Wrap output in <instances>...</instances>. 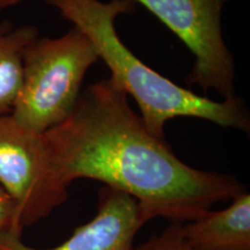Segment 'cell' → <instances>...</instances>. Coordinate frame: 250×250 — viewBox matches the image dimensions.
<instances>
[{
    "mask_svg": "<svg viewBox=\"0 0 250 250\" xmlns=\"http://www.w3.org/2000/svg\"><path fill=\"white\" fill-rule=\"evenodd\" d=\"M50 160L67 188L79 179L132 196L145 223L186 224L246 191L235 176L196 169L146 129L110 79L81 93L66 120L44 132Z\"/></svg>",
    "mask_w": 250,
    "mask_h": 250,
    "instance_id": "1",
    "label": "cell"
},
{
    "mask_svg": "<svg viewBox=\"0 0 250 250\" xmlns=\"http://www.w3.org/2000/svg\"><path fill=\"white\" fill-rule=\"evenodd\" d=\"M62 18L79 28L110 70L114 85L136 100L140 118L152 134L165 138V125L177 117L205 120L249 133L248 109L241 99L214 101L183 88L148 67L122 42L116 19L136 9L132 0H45Z\"/></svg>",
    "mask_w": 250,
    "mask_h": 250,
    "instance_id": "2",
    "label": "cell"
},
{
    "mask_svg": "<svg viewBox=\"0 0 250 250\" xmlns=\"http://www.w3.org/2000/svg\"><path fill=\"white\" fill-rule=\"evenodd\" d=\"M100 57L92 41L72 27L57 39L39 37L22 52V81L11 116L36 132H45L70 116L83 79Z\"/></svg>",
    "mask_w": 250,
    "mask_h": 250,
    "instance_id": "3",
    "label": "cell"
},
{
    "mask_svg": "<svg viewBox=\"0 0 250 250\" xmlns=\"http://www.w3.org/2000/svg\"><path fill=\"white\" fill-rule=\"evenodd\" d=\"M0 186L17 204L24 229L70 196L52 167L44 132L27 129L11 115L0 116Z\"/></svg>",
    "mask_w": 250,
    "mask_h": 250,
    "instance_id": "4",
    "label": "cell"
},
{
    "mask_svg": "<svg viewBox=\"0 0 250 250\" xmlns=\"http://www.w3.org/2000/svg\"><path fill=\"white\" fill-rule=\"evenodd\" d=\"M155 15L195 56L188 86L213 89L225 99L235 95V62L221 29L228 0H132Z\"/></svg>",
    "mask_w": 250,
    "mask_h": 250,
    "instance_id": "5",
    "label": "cell"
},
{
    "mask_svg": "<svg viewBox=\"0 0 250 250\" xmlns=\"http://www.w3.org/2000/svg\"><path fill=\"white\" fill-rule=\"evenodd\" d=\"M138 202L126 192L103 186L96 213L88 223L74 228L66 241L54 248L26 245L14 234L0 236V250H136L134 239L145 225Z\"/></svg>",
    "mask_w": 250,
    "mask_h": 250,
    "instance_id": "6",
    "label": "cell"
},
{
    "mask_svg": "<svg viewBox=\"0 0 250 250\" xmlns=\"http://www.w3.org/2000/svg\"><path fill=\"white\" fill-rule=\"evenodd\" d=\"M181 233L195 250H250V195L240 193L223 210L181 224Z\"/></svg>",
    "mask_w": 250,
    "mask_h": 250,
    "instance_id": "7",
    "label": "cell"
},
{
    "mask_svg": "<svg viewBox=\"0 0 250 250\" xmlns=\"http://www.w3.org/2000/svg\"><path fill=\"white\" fill-rule=\"evenodd\" d=\"M37 35L36 27L0 23V116L11 115L22 81V52Z\"/></svg>",
    "mask_w": 250,
    "mask_h": 250,
    "instance_id": "8",
    "label": "cell"
},
{
    "mask_svg": "<svg viewBox=\"0 0 250 250\" xmlns=\"http://www.w3.org/2000/svg\"><path fill=\"white\" fill-rule=\"evenodd\" d=\"M136 250H195L191 248L181 233V224H170L159 235L136 247Z\"/></svg>",
    "mask_w": 250,
    "mask_h": 250,
    "instance_id": "9",
    "label": "cell"
},
{
    "mask_svg": "<svg viewBox=\"0 0 250 250\" xmlns=\"http://www.w3.org/2000/svg\"><path fill=\"white\" fill-rule=\"evenodd\" d=\"M23 230L17 204L0 186V236L5 234L22 236Z\"/></svg>",
    "mask_w": 250,
    "mask_h": 250,
    "instance_id": "10",
    "label": "cell"
},
{
    "mask_svg": "<svg viewBox=\"0 0 250 250\" xmlns=\"http://www.w3.org/2000/svg\"><path fill=\"white\" fill-rule=\"evenodd\" d=\"M21 1H22V0H0V11L18 5L19 2Z\"/></svg>",
    "mask_w": 250,
    "mask_h": 250,
    "instance_id": "11",
    "label": "cell"
}]
</instances>
